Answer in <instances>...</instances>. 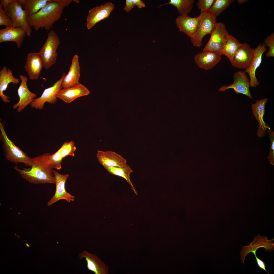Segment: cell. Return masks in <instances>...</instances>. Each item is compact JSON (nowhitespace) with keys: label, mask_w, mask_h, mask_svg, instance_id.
<instances>
[{"label":"cell","mask_w":274,"mask_h":274,"mask_svg":"<svg viewBox=\"0 0 274 274\" xmlns=\"http://www.w3.org/2000/svg\"><path fill=\"white\" fill-rule=\"evenodd\" d=\"M50 155L46 153L32 158V165L29 168L21 169L15 165L14 168L23 178L31 183L55 184L54 168L48 159Z\"/></svg>","instance_id":"1"},{"label":"cell","mask_w":274,"mask_h":274,"mask_svg":"<svg viewBox=\"0 0 274 274\" xmlns=\"http://www.w3.org/2000/svg\"><path fill=\"white\" fill-rule=\"evenodd\" d=\"M64 8L56 0H50L38 12L28 16L30 26L37 31L43 28L49 30L61 18Z\"/></svg>","instance_id":"2"},{"label":"cell","mask_w":274,"mask_h":274,"mask_svg":"<svg viewBox=\"0 0 274 274\" xmlns=\"http://www.w3.org/2000/svg\"><path fill=\"white\" fill-rule=\"evenodd\" d=\"M0 129L1 131L0 137L3 143V147L6 159L15 164L22 163L26 166L31 167L32 164V158L8 138L1 123Z\"/></svg>","instance_id":"3"},{"label":"cell","mask_w":274,"mask_h":274,"mask_svg":"<svg viewBox=\"0 0 274 274\" xmlns=\"http://www.w3.org/2000/svg\"><path fill=\"white\" fill-rule=\"evenodd\" d=\"M60 43L58 36L53 30L48 33L45 42L38 52L43 67L48 69L56 62L57 49Z\"/></svg>","instance_id":"4"},{"label":"cell","mask_w":274,"mask_h":274,"mask_svg":"<svg viewBox=\"0 0 274 274\" xmlns=\"http://www.w3.org/2000/svg\"><path fill=\"white\" fill-rule=\"evenodd\" d=\"M5 13L10 18L12 26L14 27H22L26 30V35L30 37L32 29L28 21L27 11L21 7L17 0H12L5 9Z\"/></svg>","instance_id":"5"},{"label":"cell","mask_w":274,"mask_h":274,"mask_svg":"<svg viewBox=\"0 0 274 274\" xmlns=\"http://www.w3.org/2000/svg\"><path fill=\"white\" fill-rule=\"evenodd\" d=\"M200 15V19L195 34L193 37L191 38L193 45L197 47L201 46L203 38L207 35L211 33L217 23L216 18L208 13Z\"/></svg>","instance_id":"6"},{"label":"cell","mask_w":274,"mask_h":274,"mask_svg":"<svg viewBox=\"0 0 274 274\" xmlns=\"http://www.w3.org/2000/svg\"><path fill=\"white\" fill-rule=\"evenodd\" d=\"M210 35V37L203 50L210 51L220 54L229 35L225 24L220 22L217 23Z\"/></svg>","instance_id":"7"},{"label":"cell","mask_w":274,"mask_h":274,"mask_svg":"<svg viewBox=\"0 0 274 274\" xmlns=\"http://www.w3.org/2000/svg\"><path fill=\"white\" fill-rule=\"evenodd\" d=\"M65 75V74L64 73L60 79L53 86L45 89L41 96L35 99L30 104L31 107L41 110L43 108L46 102L50 104L55 103L57 100V95L59 91L62 89L61 84Z\"/></svg>","instance_id":"8"},{"label":"cell","mask_w":274,"mask_h":274,"mask_svg":"<svg viewBox=\"0 0 274 274\" xmlns=\"http://www.w3.org/2000/svg\"><path fill=\"white\" fill-rule=\"evenodd\" d=\"M114 8V4L107 2L90 9L86 19L87 29H91L97 23L108 18Z\"/></svg>","instance_id":"9"},{"label":"cell","mask_w":274,"mask_h":274,"mask_svg":"<svg viewBox=\"0 0 274 274\" xmlns=\"http://www.w3.org/2000/svg\"><path fill=\"white\" fill-rule=\"evenodd\" d=\"M53 172L56 189L55 194L47 203V206H50L62 199L68 202L74 201L75 197L67 192L65 189V182L69 177V175L61 174L55 170H53Z\"/></svg>","instance_id":"10"},{"label":"cell","mask_w":274,"mask_h":274,"mask_svg":"<svg viewBox=\"0 0 274 274\" xmlns=\"http://www.w3.org/2000/svg\"><path fill=\"white\" fill-rule=\"evenodd\" d=\"M246 73L244 71H238L235 73L233 83L229 85L221 87L218 91L224 92L228 89H232L237 94H243L252 98L249 90L250 81Z\"/></svg>","instance_id":"11"},{"label":"cell","mask_w":274,"mask_h":274,"mask_svg":"<svg viewBox=\"0 0 274 274\" xmlns=\"http://www.w3.org/2000/svg\"><path fill=\"white\" fill-rule=\"evenodd\" d=\"M254 49L246 43H241L231 62L232 65L236 68L246 69L250 65L252 60Z\"/></svg>","instance_id":"12"},{"label":"cell","mask_w":274,"mask_h":274,"mask_svg":"<svg viewBox=\"0 0 274 274\" xmlns=\"http://www.w3.org/2000/svg\"><path fill=\"white\" fill-rule=\"evenodd\" d=\"M19 77L21 82L17 90L19 100L13 105V107L14 109H17V111L20 112L33 102L37 94L31 92L28 89L27 85L28 78L26 76L20 75Z\"/></svg>","instance_id":"13"},{"label":"cell","mask_w":274,"mask_h":274,"mask_svg":"<svg viewBox=\"0 0 274 274\" xmlns=\"http://www.w3.org/2000/svg\"><path fill=\"white\" fill-rule=\"evenodd\" d=\"M274 240V238H272L269 240L266 236H261L260 235L255 237L249 245L242 247V250L240 253L242 263L245 264L244 261L247 254L251 252L254 255H256V250L259 248L263 247L266 251H271L274 249V244L273 243Z\"/></svg>","instance_id":"14"},{"label":"cell","mask_w":274,"mask_h":274,"mask_svg":"<svg viewBox=\"0 0 274 274\" xmlns=\"http://www.w3.org/2000/svg\"><path fill=\"white\" fill-rule=\"evenodd\" d=\"M266 50V46L263 43L260 44L255 49L253 58L249 67L245 70L250 78V87H255L259 84L255 75L256 71L260 66L262 61V56Z\"/></svg>","instance_id":"15"},{"label":"cell","mask_w":274,"mask_h":274,"mask_svg":"<svg viewBox=\"0 0 274 274\" xmlns=\"http://www.w3.org/2000/svg\"><path fill=\"white\" fill-rule=\"evenodd\" d=\"M90 93L84 85L79 83L73 86L61 89L57 95V98L69 103L77 98L87 95Z\"/></svg>","instance_id":"16"},{"label":"cell","mask_w":274,"mask_h":274,"mask_svg":"<svg viewBox=\"0 0 274 274\" xmlns=\"http://www.w3.org/2000/svg\"><path fill=\"white\" fill-rule=\"evenodd\" d=\"M26 31L22 27H14L11 26L0 30V42H13L18 48L22 44Z\"/></svg>","instance_id":"17"},{"label":"cell","mask_w":274,"mask_h":274,"mask_svg":"<svg viewBox=\"0 0 274 274\" xmlns=\"http://www.w3.org/2000/svg\"><path fill=\"white\" fill-rule=\"evenodd\" d=\"M196 64L199 67L207 71L213 68L221 59V55L212 51L203 50L194 57Z\"/></svg>","instance_id":"18"},{"label":"cell","mask_w":274,"mask_h":274,"mask_svg":"<svg viewBox=\"0 0 274 274\" xmlns=\"http://www.w3.org/2000/svg\"><path fill=\"white\" fill-rule=\"evenodd\" d=\"M200 18V14L196 17H191L187 15H180L177 17L175 22L180 31L191 38L195 34Z\"/></svg>","instance_id":"19"},{"label":"cell","mask_w":274,"mask_h":274,"mask_svg":"<svg viewBox=\"0 0 274 274\" xmlns=\"http://www.w3.org/2000/svg\"><path fill=\"white\" fill-rule=\"evenodd\" d=\"M79 256L80 260L85 259L87 262V267L89 270L95 274L109 273L108 266L96 254L84 251L79 254Z\"/></svg>","instance_id":"20"},{"label":"cell","mask_w":274,"mask_h":274,"mask_svg":"<svg viewBox=\"0 0 274 274\" xmlns=\"http://www.w3.org/2000/svg\"><path fill=\"white\" fill-rule=\"evenodd\" d=\"M97 158L103 166L109 167H122L127 165L126 160L121 155L111 151L97 150Z\"/></svg>","instance_id":"21"},{"label":"cell","mask_w":274,"mask_h":274,"mask_svg":"<svg viewBox=\"0 0 274 274\" xmlns=\"http://www.w3.org/2000/svg\"><path fill=\"white\" fill-rule=\"evenodd\" d=\"M43 67L42 62L38 52H31L28 54L24 67L30 79H38Z\"/></svg>","instance_id":"22"},{"label":"cell","mask_w":274,"mask_h":274,"mask_svg":"<svg viewBox=\"0 0 274 274\" xmlns=\"http://www.w3.org/2000/svg\"><path fill=\"white\" fill-rule=\"evenodd\" d=\"M268 99V98H266L257 100L255 103L252 104L251 106L253 114L259 124L257 133L259 137H263L265 135L266 130L270 129L266 126L263 119L265 105Z\"/></svg>","instance_id":"23"},{"label":"cell","mask_w":274,"mask_h":274,"mask_svg":"<svg viewBox=\"0 0 274 274\" xmlns=\"http://www.w3.org/2000/svg\"><path fill=\"white\" fill-rule=\"evenodd\" d=\"M79 59V56L77 54L73 57L69 72L62 82V89L70 87L79 83L80 72Z\"/></svg>","instance_id":"24"},{"label":"cell","mask_w":274,"mask_h":274,"mask_svg":"<svg viewBox=\"0 0 274 274\" xmlns=\"http://www.w3.org/2000/svg\"><path fill=\"white\" fill-rule=\"evenodd\" d=\"M19 79L15 77L12 74V70L7 66H4L0 71V96L3 101L6 103L10 102V97L5 95L3 93L6 90L8 85L10 83L14 85L18 83Z\"/></svg>","instance_id":"25"},{"label":"cell","mask_w":274,"mask_h":274,"mask_svg":"<svg viewBox=\"0 0 274 274\" xmlns=\"http://www.w3.org/2000/svg\"><path fill=\"white\" fill-rule=\"evenodd\" d=\"M50 0H17L18 4L29 16L35 14L43 8Z\"/></svg>","instance_id":"26"},{"label":"cell","mask_w":274,"mask_h":274,"mask_svg":"<svg viewBox=\"0 0 274 274\" xmlns=\"http://www.w3.org/2000/svg\"><path fill=\"white\" fill-rule=\"evenodd\" d=\"M241 43L233 36L229 35L226 42L220 55L227 57L231 62L239 47Z\"/></svg>","instance_id":"27"},{"label":"cell","mask_w":274,"mask_h":274,"mask_svg":"<svg viewBox=\"0 0 274 274\" xmlns=\"http://www.w3.org/2000/svg\"><path fill=\"white\" fill-rule=\"evenodd\" d=\"M103 166L106 170L111 174L121 177L124 179L127 182L131 185L132 189L134 191L135 193L137 194L136 191L134 189L130 180V175L133 171L130 167L129 165H127L122 167H109L106 166Z\"/></svg>","instance_id":"28"},{"label":"cell","mask_w":274,"mask_h":274,"mask_svg":"<svg viewBox=\"0 0 274 274\" xmlns=\"http://www.w3.org/2000/svg\"><path fill=\"white\" fill-rule=\"evenodd\" d=\"M194 2V0H170L169 2L160 5L159 7L171 4L177 8L180 15H187L191 11Z\"/></svg>","instance_id":"29"},{"label":"cell","mask_w":274,"mask_h":274,"mask_svg":"<svg viewBox=\"0 0 274 274\" xmlns=\"http://www.w3.org/2000/svg\"><path fill=\"white\" fill-rule=\"evenodd\" d=\"M234 1L233 0H215L208 13L216 18L222 11Z\"/></svg>","instance_id":"30"},{"label":"cell","mask_w":274,"mask_h":274,"mask_svg":"<svg viewBox=\"0 0 274 274\" xmlns=\"http://www.w3.org/2000/svg\"><path fill=\"white\" fill-rule=\"evenodd\" d=\"M59 149L63 159L68 155L74 156L76 147L74 141H71L64 142Z\"/></svg>","instance_id":"31"},{"label":"cell","mask_w":274,"mask_h":274,"mask_svg":"<svg viewBox=\"0 0 274 274\" xmlns=\"http://www.w3.org/2000/svg\"><path fill=\"white\" fill-rule=\"evenodd\" d=\"M48 159L54 168L58 170L61 169L62 159L59 149L53 154L49 155Z\"/></svg>","instance_id":"32"},{"label":"cell","mask_w":274,"mask_h":274,"mask_svg":"<svg viewBox=\"0 0 274 274\" xmlns=\"http://www.w3.org/2000/svg\"><path fill=\"white\" fill-rule=\"evenodd\" d=\"M264 44L269 47V50L266 54L268 57H274V33H272L265 39Z\"/></svg>","instance_id":"33"},{"label":"cell","mask_w":274,"mask_h":274,"mask_svg":"<svg viewBox=\"0 0 274 274\" xmlns=\"http://www.w3.org/2000/svg\"><path fill=\"white\" fill-rule=\"evenodd\" d=\"M215 0H199L196 3L198 9L201 10L200 14H204L208 12Z\"/></svg>","instance_id":"34"},{"label":"cell","mask_w":274,"mask_h":274,"mask_svg":"<svg viewBox=\"0 0 274 274\" xmlns=\"http://www.w3.org/2000/svg\"><path fill=\"white\" fill-rule=\"evenodd\" d=\"M3 8L0 4V26L4 25L6 27L12 26L11 19L6 14Z\"/></svg>","instance_id":"35"},{"label":"cell","mask_w":274,"mask_h":274,"mask_svg":"<svg viewBox=\"0 0 274 274\" xmlns=\"http://www.w3.org/2000/svg\"><path fill=\"white\" fill-rule=\"evenodd\" d=\"M268 134L270 139V147L269 149V155L268 157L270 164H274V132L268 129Z\"/></svg>","instance_id":"36"},{"label":"cell","mask_w":274,"mask_h":274,"mask_svg":"<svg viewBox=\"0 0 274 274\" xmlns=\"http://www.w3.org/2000/svg\"><path fill=\"white\" fill-rule=\"evenodd\" d=\"M135 6L132 0H126L125 6L123 9L126 12H129Z\"/></svg>","instance_id":"37"},{"label":"cell","mask_w":274,"mask_h":274,"mask_svg":"<svg viewBox=\"0 0 274 274\" xmlns=\"http://www.w3.org/2000/svg\"><path fill=\"white\" fill-rule=\"evenodd\" d=\"M255 258V259L256 263L258 267L260 269L263 270L266 272L268 274L269 273L267 271L266 268V265L264 262L261 259L258 258L256 255H254Z\"/></svg>","instance_id":"38"},{"label":"cell","mask_w":274,"mask_h":274,"mask_svg":"<svg viewBox=\"0 0 274 274\" xmlns=\"http://www.w3.org/2000/svg\"><path fill=\"white\" fill-rule=\"evenodd\" d=\"M132 1L135 6H136L139 8H141L145 7V4L143 1L132 0Z\"/></svg>","instance_id":"39"},{"label":"cell","mask_w":274,"mask_h":274,"mask_svg":"<svg viewBox=\"0 0 274 274\" xmlns=\"http://www.w3.org/2000/svg\"><path fill=\"white\" fill-rule=\"evenodd\" d=\"M57 1L59 2L64 7L66 6H68L69 4L72 1H74L75 2H76V0H56Z\"/></svg>","instance_id":"40"},{"label":"cell","mask_w":274,"mask_h":274,"mask_svg":"<svg viewBox=\"0 0 274 274\" xmlns=\"http://www.w3.org/2000/svg\"><path fill=\"white\" fill-rule=\"evenodd\" d=\"M12 0H0V4L2 5L4 9H5L9 5Z\"/></svg>","instance_id":"41"},{"label":"cell","mask_w":274,"mask_h":274,"mask_svg":"<svg viewBox=\"0 0 274 274\" xmlns=\"http://www.w3.org/2000/svg\"><path fill=\"white\" fill-rule=\"evenodd\" d=\"M247 1H248V0H237V2H238V4H242L243 3H245Z\"/></svg>","instance_id":"42"},{"label":"cell","mask_w":274,"mask_h":274,"mask_svg":"<svg viewBox=\"0 0 274 274\" xmlns=\"http://www.w3.org/2000/svg\"><path fill=\"white\" fill-rule=\"evenodd\" d=\"M21 240L22 241H23V242H24V243H25V244H26V247H28V248H30V245H29V244H28V243H26V242H24V241H23V240H22V239H21Z\"/></svg>","instance_id":"43"},{"label":"cell","mask_w":274,"mask_h":274,"mask_svg":"<svg viewBox=\"0 0 274 274\" xmlns=\"http://www.w3.org/2000/svg\"><path fill=\"white\" fill-rule=\"evenodd\" d=\"M15 234V235H16V236H17V237H18V238H20V236H18V235H16V234Z\"/></svg>","instance_id":"44"}]
</instances>
